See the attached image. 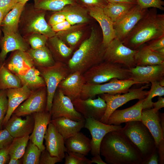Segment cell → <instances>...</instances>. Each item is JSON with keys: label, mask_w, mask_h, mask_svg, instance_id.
<instances>
[{"label": "cell", "mask_w": 164, "mask_h": 164, "mask_svg": "<svg viewBox=\"0 0 164 164\" xmlns=\"http://www.w3.org/2000/svg\"><path fill=\"white\" fill-rule=\"evenodd\" d=\"M100 153L108 164H142L143 162L138 150L120 130L110 132L104 136Z\"/></svg>", "instance_id": "6da1fadb"}, {"label": "cell", "mask_w": 164, "mask_h": 164, "mask_svg": "<svg viewBox=\"0 0 164 164\" xmlns=\"http://www.w3.org/2000/svg\"><path fill=\"white\" fill-rule=\"evenodd\" d=\"M106 48L102 33L92 27L89 36L80 44L67 64L70 73L78 71L83 73L103 61Z\"/></svg>", "instance_id": "7a4b0ae2"}, {"label": "cell", "mask_w": 164, "mask_h": 164, "mask_svg": "<svg viewBox=\"0 0 164 164\" xmlns=\"http://www.w3.org/2000/svg\"><path fill=\"white\" fill-rule=\"evenodd\" d=\"M164 35V14L152 8L137 24L122 41L125 46L136 50L146 43Z\"/></svg>", "instance_id": "3957f363"}, {"label": "cell", "mask_w": 164, "mask_h": 164, "mask_svg": "<svg viewBox=\"0 0 164 164\" xmlns=\"http://www.w3.org/2000/svg\"><path fill=\"white\" fill-rule=\"evenodd\" d=\"M46 11L35 8L32 3H26L20 18L18 32L23 37L32 33L42 34L48 38L56 32L45 19Z\"/></svg>", "instance_id": "277c9868"}, {"label": "cell", "mask_w": 164, "mask_h": 164, "mask_svg": "<svg viewBox=\"0 0 164 164\" xmlns=\"http://www.w3.org/2000/svg\"><path fill=\"white\" fill-rule=\"evenodd\" d=\"M120 131L137 148L142 158L143 162L157 149L154 138L149 129L140 121L126 122L125 127Z\"/></svg>", "instance_id": "5b68a950"}, {"label": "cell", "mask_w": 164, "mask_h": 164, "mask_svg": "<svg viewBox=\"0 0 164 164\" xmlns=\"http://www.w3.org/2000/svg\"><path fill=\"white\" fill-rule=\"evenodd\" d=\"M83 75L86 83L92 84L106 83L113 78L126 80L130 79L131 77L129 69L105 61L90 68Z\"/></svg>", "instance_id": "8992f818"}, {"label": "cell", "mask_w": 164, "mask_h": 164, "mask_svg": "<svg viewBox=\"0 0 164 164\" xmlns=\"http://www.w3.org/2000/svg\"><path fill=\"white\" fill-rule=\"evenodd\" d=\"M46 84L47 92L46 111L50 112L55 92L60 83L71 73L66 63L56 62L51 66L36 68Z\"/></svg>", "instance_id": "52a82bcc"}, {"label": "cell", "mask_w": 164, "mask_h": 164, "mask_svg": "<svg viewBox=\"0 0 164 164\" xmlns=\"http://www.w3.org/2000/svg\"><path fill=\"white\" fill-rule=\"evenodd\" d=\"M137 84V82L131 79L121 80L117 78H113L101 84L85 83L83 87L80 98L86 99L93 98L97 95L104 94H124L128 92L133 85Z\"/></svg>", "instance_id": "ba28073f"}, {"label": "cell", "mask_w": 164, "mask_h": 164, "mask_svg": "<svg viewBox=\"0 0 164 164\" xmlns=\"http://www.w3.org/2000/svg\"><path fill=\"white\" fill-rule=\"evenodd\" d=\"M149 85L147 84L139 88L129 89L128 92L123 94H100V96L105 101L107 107L105 113L100 121L107 124L111 114L118 108L130 101L144 99L149 92V91L145 89L149 88Z\"/></svg>", "instance_id": "9c48e42d"}, {"label": "cell", "mask_w": 164, "mask_h": 164, "mask_svg": "<svg viewBox=\"0 0 164 164\" xmlns=\"http://www.w3.org/2000/svg\"><path fill=\"white\" fill-rule=\"evenodd\" d=\"M137 50L125 46L122 42L115 38L106 48L104 61L121 65L129 69L136 66L135 56Z\"/></svg>", "instance_id": "30bf717a"}, {"label": "cell", "mask_w": 164, "mask_h": 164, "mask_svg": "<svg viewBox=\"0 0 164 164\" xmlns=\"http://www.w3.org/2000/svg\"><path fill=\"white\" fill-rule=\"evenodd\" d=\"M50 112L51 120L61 117L76 121L85 120L83 116L76 110L72 101L58 88L53 98Z\"/></svg>", "instance_id": "8fae6325"}, {"label": "cell", "mask_w": 164, "mask_h": 164, "mask_svg": "<svg viewBox=\"0 0 164 164\" xmlns=\"http://www.w3.org/2000/svg\"><path fill=\"white\" fill-rule=\"evenodd\" d=\"M47 92L46 86L33 91L31 95L15 110L13 114L19 117L46 111Z\"/></svg>", "instance_id": "7c38bea8"}, {"label": "cell", "mask_w": 164, "mask_h": 164, "mask_svg": "<svg viewBox=\"0 0 164 164\" xmlns=\"http://www.w3.org/2000/svg\"><path fill=\"white\" fill-rule=\"evenodd\" d=\"M84 128L89 131L91 136L90 152L93 156L100 155L101 143L107 133L112 131L121 130L123 127L120 125H115L104 124L90 118L85 119Z\"/></svg>", "instance_id": "4fadbf2b"}, {"label": "cell", "mask_w": 164, "mask_h": 164, "mask_svg": "<svg viewBox=\"0 0 164 164\" xmlns=\"http://www.w3.org/2000/svg\"><path fill=\"white\" fill-rule=\"evenodd\" d=\"M72 102L76 110L85 119L90 118L100 121L105 113L107 107L105 101L100 96L96 99H82L79 98Z\"/></svg>", "instance_id": "5bb4252c"}, {"label": "cell", "mask_w": 164, "mask_h": 164, "mask_svg": "<svg viewBox=\"0 0 164 164\" xmlns=\"http://www.w3.org/2000/svg\"><path fill=\"white\" fill-rule=\"evenodd\" d=\"M149 10L141 9L137 4L124 17L114 23L115 38L122 42Z\"/></svg>", "instance_id": "9a60e30c"}, {"label": "cell", "mask_w": 164, "mask_h": 164, "mask_svg": "<svg viewBox=\"0 0 164 164\" xmlns=\"http://www.w3.org/2000/svg\"><path fill=\"white\" fill-rule=\"evenodd\" d=\"M2 32L3 36L0 38V65L4 64L9 53L17 50L26 52L30 48L29 45L19 32Z\"/></svg>", "instance_id": "2e32d148"}, {"label": "cell", "mask_w": 164, "mask_h": 164, "mask_svg": "<svg viewBox=\"0 0 164 164\" xmlns=\"http://www.w3.org/2000/svg\"><path fill=\"white\" fill-rule=\"evenodd\" d=\"M44 139L46 149L51 156L57 157L62 161L67 152L65 140L51 122L48 124Z\"/></svg>", "instance_id": "e0dca14e"}, {"label": "cell", "mask_w": 164, "mask_h": 164, "mask_svg": "<svg viewBox=\"0 0 164 164\" xmlns=\"http://www.w3.org/2000/svg\"><path fill=\"white\" fill-rule=\"evenodd\" d=\"M131 79L138 84L158 81L164 76V65L136 66L129 69Z\"/></svg>", "instance_id": "ac0fdd59"}, {"label": "cell", "mask_w": 164, "mask_h": 164, "mask_svg": "<svg viewBox=\"0 0 164 164\" xmlns=\"http://www.w3.org/2000/svg\"><path fill=\"white\" fill-rule=\"evenodd\" d=\"M85 83L83 73L76 71L71 73L60 83L57 88L72 101L80 98Z\"/></svg>", "instance_id": "d6986e66"}, {"label": "cell", "mask_w": 164, "mask_h": 164, "mask_svg": "<svg viewBox=\"0 0 164 164\" xmlns=\"http://www.w3.org/2000/svg\"><path fill=\"white\" fill-rule=\"evenodd\" d=\"M32 114L34 123L32 132L29 136V140L42 151L46 149L43 142L48 124L51 120V114L50 112L45 111Z\"/></svg>", "instance_id": "ffe728a7"}, {"label": "cell", "mask_w": 164, "mask_h": 164, "mask_svg": "<svg viewBox=\"0 0 164 164\" xmlns=\"http://www.w3.org/2000/svg\"><path fill=\"white\" fill-rule=\"evenodd\" d=\"M89 15L99 23L102 31L103 43L106 48L115 38L113 23L105 13L103 8L95 6L89 8Z\"/></svg>", "instance_id": "44dd1931"}, {"label": "cell", "mask_w": 164, "mask_h": 164, "mask_svg": "<svg viewBox=\"0 0 164 164\" xmlns=\"http://www.w3.org/2000/svg\"><path fill=\"white\" fill-rule=\"evenodd\" d=\"M4 65L16 75H23L34 66L31 57L26 51L17 50L13 52L5 60Z\"/></svg>", "instance_id": "7402d4cb"}, {"label": "cell", "mask_w": 164, "mask_h": 164, "mask_svg": "<svg viewBox=\"0 0 164 164\" xmlns=\"http://www.w3.org/2000/svg\"><path fill=\"white\" fill-rule=\"evenodd\" d=\"M144 100V99L139 100L136 104L128 108L115 110L109 116L107 124L119 125L123 123L133 121H141Z\"/></svg>", "instance_id": "603a6c76"}, {"label": "cell", "mask_w": 164, "mask_h": 164, "mask_svg": "<svg viewBox=\"0 0 164 164\" xmlns=\"http://www.w3.org/2000/svg\"><path fill=\"white\" fill-rule=\"evenodd\" d=\"M34 123L32 114L27 115L22 119L13 114L5 126L14 138H19L31 134Z\"/></svg>", "instance_id": "cb8c5ba5"}, {"label": "cell", "mask_w": 164, "mask_h": 164, "mask_svg": "<svg viewBox=\"0 0 164 164\" xmlns=\"http://www.w3.org/2000/svg\"><path fill=\"white\" fill-rule=\"evenodd\" d=\"M8 100V111L4 119L3 126H5L14 111L16 108L26 100L33 91L26 86L21 87L5 90Z\"/></svg>", "instance_id": "d4e9b609"}, {"label": "cell", "mask_w": 164, "mask_h": 164, "mask_svg": "<svg viewBox=\"0 0 164 164\" xmlns=\"http://www.w3.org/2000/svg\"><path fill=\"white\" fill-rule=\"evenodd\" d=\"M141 120L154 138L157 147L160 141L164 139V133L160 123L159 111H156L153 108L143 109Z\"/></svg>", "instance_id": "484cf974"}, {"label": "cell", "mask_w": 164, "mask_h": 164, "mask_svg": "<svg viewBox=\"0 0 164 164\" xmlns=\"http://www.w3.org/2000/svg\"><path fill=\"white\" fill-rule=\"evenodd\" d=\"M46 46L56 62L66 64L71 57L74 50L67 46L56 35L48 38Z\"/></svg>", "instance_id": "4316f807"}, {"label": "cell", "mask_w": 164, "mask_h": 164, "mask_svg": "<svg viewBox=\"0 0 164 164\" xmlns=\"http://www.w3.org/2000/svg\"><path fill=\"white\" fill-rule=\"evenodd\" d=\"M85 119L76 121L64 117L52 119L51 122L64 140L80 132L84 128Z\"/></svg>", "instance_id": "83f0119b"}, {"label": "cell", "mask_w": 164, "mask_h": 164, "mask_svg": "<svg viewBox=\"0 0 164 164\" xmlns=\"http://www.w3.org/2000/svg\"><path fill=\"white\" fill-rule=\"evenodd\" d=\"M68 152H74L87 155L91 150V140L80 132L65 140Z\"/></svg>", "instance_id": "f1b7e54d"}, {"label": "cell", "mask_w": 164, "mask_h": 164, "mask_svg": "<svg viewBox=\"0 0 164 164\" xmlns=\"http://www.w3.org/2000/svg\"><path fill=\"white\" fill-rule=\"evenodd\" d=\"M61 10L66 20L72 26L84 24L89 21L87 9L77 3L67 5Z\"/></svg>", "instance_id": "f546056e"}, {"label": "cell", "mask_w": 164, "mask_h": 164, "mask_svg": "<svg viewBox=\"0 0 164 164\" xmlns=\"http://www.w3.org/2000/svg\"><path fill=\"white\" fill-rule=\"evenodd\" d=\"M135 60L136 66L164 65V56L157 54L144 44L137 50Z\"/></svg>", "instance_id": "4dcf8cb0"}, {"label": "cell", "mask_w": 164, "mask_h": 164, "mask_svg": "<svg viewBox=\"0 0 164 164\" xmlns=\"http://www.w3.org/2000/svg\"><path fill=\"white\" fill-rule=\"evenodd\" d=\"M25 5L17 3L4 17L1 26L2 32L11 33L18 32L20 18Z\"/></svg>", "instance_id": "1f68e13d"}, {"label": "cell", "mask_w": 164, "mask_h": 164, "mask_svg": "<svg viewBox=\"0 0 164 164\" xmlns=\"http://www.w3.org/2000/svg\"><path fill=\"white\" fill-rule=\"evenodd\" d=\"M26 52L31 57L36 68L51 66L56 62L46 45L37 49L30 48Z\"/></svg>", "instance_id": "d6a6232c"}, {"label": "cell", "mask_w": 164, "mask_h": 164, "mask_svg": "<svg viewBox=\"0 0 164 164\" xmlns=\"http://www.w3.org/2000/svg\"><path fill=\"white\" fill-rule=\"evenodd\" d=\"M137 4L108 3L103 8L105 13L114 23L120 20Z\"/></svg>", "instance_id": "836d02e7"}, {"label": "cell", "mask_w": 164, "mask_h": 164, "mask_svg": "<svg viewBox=\"0 0 164 164\" xmlns=\"http://www.w3.org/2000/svg\"><path fill=\"white\" fill-rule=\"evenodd\" d=\"M17 75L20 79L22 85L26 86L32 91L46 86L43 78L35 66L24 74Z\"/></svg>", "instance_id": "e575fe53"}, {"label": "cell", "mask_w": 164, "mask_h": 164, "mask_svg": "<svg viewBox=\"0 0 164 164\" xmlns=\"http://www.w3.org/2000/svg\"><path fill=\"white\" fill-rule=\"evenodd\" d=\"M81 24L72 25L66 30L56 32V35L67 46L74 50L83 35Z\"/></svg>", "instance_id": "d590c367"}, {"label": "cell", "mask_w": 164, "mask_h": 164, "mask_svg": "<svg viewBox=\"0 0 164 164\" xmlns=\"http://www.w3.org/2000/svg\"><path fill=\"white\" fill-rule=\"evenodd\" d=\"M22 86L17 75L8 69L4 64L0 65V90L18 88Z\"/></svg>", "instance_id": "8d00e7d4"}, {"label": "cell", "mask_w": 164, "mask_h": 164, "mask_svg": "<svg viewBox=\"0 0 164 164\" xmlns=\"http://www.w3.org/2000/svg\"><path fill=\"white\" fill-rule=\"evenodd\" d=\"M33 5L37 9L54 12L61 10L66 5L77 3V0H33Z\"/></svg>", "instance_id": "74e56055"}, {"label": "cell", "mask_w": 164, "mask_h": 164, "mask_svg": "<svg viewBox=\"0 0 164 164\" xmlns=\"http://www.w3.org/2000/svg\"><path fill=\"white\" fill-rule=\"evenodd\" d=\"M29 140V135L14 138L8 148L10 158L19 159L22 158Z\"/></svg>", "instance_id": "f35d334b"}, {"label": "cell", "mask_w": 164, "mask_h": 164, "mask_svg": "<svg viewBox=\"0 0 164 164\" xmlns=\"http://www.w3.org/2000/svg\"><path fill=\"white\" fill-rule=\"evenodd\" d=\"M24 153L22 157V164H39L42 151L29 140Z\"/></svg>", "instance_id": "ab89813d"}, {"label": "cell", "mask_w": 164, "mask_h": 164, "mask_svg": "<svg viewBox=\"0 0 164 164\" xmlns=\"http://www.w3.org/2000/svg\"><path fill=\"white\" fill-rule=\"evenodd\" d=\"M151 83V89L142 103L143 109L150 108L152 107L153 102L152 99L154 97L164 95V87L160 86L158 81L152 82Z\"/></svg>", "instance_id": "60d3db41"}, {"label": "cell", "mask_w": 164, "mask_h": 164, "mask_svg": "<svg viewBox=\"0 0 164 164\" xmlns=\"http://www.w3.org/2000/svg\"><path fill=\"white\" fill-rule=\"evenodd\" d=\"M29 45L30 48L37 49L46 45L48 38L39 33L28 34L23 37Z\"/></svg>", "instance_id": "b9f144b4"}, {"label": "cell", "mask_w": 164, "mask_h": 164, "mask_svg": "<svg viewBox=\"0 0 164 164\" xmlns=\"http://www.w3.org/2000/svg\"><path fill=\"white\" fill-rule=\"evenodd\" d=\"M65 164H91V160L85 156L76 152H68L65 153Z\"/></svg>", "instance_id": "7bdbcfd3"}, {"label": "cell", "mask_w": 164, "mask_h": 164, "mask_svg": "<svg viewBox=\"0 0 164 164\" xmlns=\"http://www.w3.org/2000/svg\"><path fill=\"white\" fill-rule=\"evenodd\" d=\"M8 100L5 90H0V130L3 126V121L8 109Z\"/></svg>", "instance_id": "ee69618b"}, {"label": "cell", "mask_w": 164, "mask_h": 164, "mask_svg": "<svg viewBox=\"0 0 164 164\" xmlns=\"http://www.w3.org/2000/svg\"><path fill=\"white\" fill-rule=\"evenodd\" d=\"M137 5L142 9H148L149 8L158 9L164 10V2L162 0H136Z\"/></svg>", "instance_id": "f6af8a7d"}, {"label": "cell", "mask_w": 164, "mask_h": 164, "mask_svg": "<svg viewBox=\"0 0 164 164\" xmlns=\"http://www.w3.org/2000/svg\"><path fill=\"white\" fill-rule=\"evenodd\" d=\"M14 138L6 129L0 130V149L8 148Z\"/></svg>", "instance_id": "bcb514c9"}, {"label": "cell", "mask_w": 164, "mask_h": 164, "mask_svg": "<svg viewBox=\"0 0 164 164\" xmlns=\"http://www.w3.org/2000/svg\"><path fill=\"white\" fill-rule=\"evenodd\" d=\"M77 4L87 9L97 6L104 8L108 3L106 0H77Z\"/></svg>", "instance_id": "7dc6e473"}, {"label": "cell", "mask_w": 164, "mask_h": 164, "mask_svg": "<svg viewBox=\"0 0 164 164\" xmlns=\"http://www.w3.org/2000/svg\"><path fill=\"white\" fill-rule=\"evenodd\" d=\"M61 162L57 157L51 156L46 149L42 151L39 164H55Z\"/></svg>", "instance_id": "c3c4849f"}, {"label": "cell", "mask_w": 164, "mask_h": 164, "mask_svg": "<svg viewBox=\"0 0 164 164\" xmlns=\"http://www.w3.org/2000/svg\"><path fill=\"white\" fill-rule=\"evenodd\" d=\"M18 3L16 0H0V10L4 17Z\"/></svg>", "instance_id": "681fc988"}, {"label": "cell", "mask_w": 164, "mask_h": 164, "mask_svg": "<svg viewBox=\"0 0 164 164\" xmlns=\"http://www.w3.org/2000/svg\"><path fill=\"white\" fill-rule=\"evenodd\" d=\"M65 20V16L61 10L54 12L50 16L48 23L51 26Z\"/></svg>", "instance_id": "f907efd6"}, {"label": "cell", "mask_w": 164, "mask_h": 164, "mask_svg": "<svg viewBox=\"0 0 164 164\" xmlns=\"http://www.w3.org/2000/svg\"><path fill=\"white\" fill-rule=\"evenodd\" d=\"M148 42L149 43L146 45L153 51L164 47V35Z\"/></svg>", "instance_id": "816d5d0a"}, {"label": "cell", "mask_w": 164, "mask_h": 164, "mask_svg": "<svg viewBox=\"0 0 164 164\" xmlns=\"http://www.w3.org/2000/svg\"><path fill=\"white\" fill-rule=\"evenodd\" d=\"M71 26L67 20H65L51 27L53 30L56 33L66 30L69 29Z\"/></svg>", "instance_id": "f5cc1de1"}, {"label": "cell", "mask_w": 164, "mask_h": 164, "mask_svg": "<svg viewBox=\"0 0 164 164\" xmlns=\"http://www.w3.org/2000/svg\"><path fill=\"white\" fill-rule=\"evenodd\" d=\"M159 163V157L157 148L150 156L143 162L142 164H158Z\"/></svg>", "instance_id": "db71d44e"}, {"label": "cell", "mask_w": 164, "mask_h": 164, "mask_svg": "<svg viewBox=\"0 0 164 164\" xmlns=\"http://www.w3.org/2000/svg\"><path fill=\"white\" fill-rule=\"evenodd\" d=\"M159 157V163L164 164V139L159 142L157 147Z\"/></svg>", "instance_id": "11a10c76"}, {"label": "cell", "mask_w": 164, "mask_h": 164, "mask_svg": "<svg viewBox=\"0 0 164 164\" xmlns=\"http://www.w3.org/2000/svg\"><path fill=\"white\" fill-rule=\"evenodd\" d=\"M9 147L0 149V164H5L9 162L10 159L8 152Z\"/></svg>", "instance_id": "9f6ffc18"}, {"label": "cell", "mask_w": 164, "mask_h": 164, "mask_svg": "<svg viewBox=\"0 0 164 164\" xmlns=\"http://www.w3.org/2000/svg\"><path fill=\"white\" fill-rule=\"evenodd\" d=\"M158 101L153 102L152 107L154 110L156 111H158L161 108L164 107V98L162 96H159Z\"/></svg>", "instance_id": "6f0895ef"}, {"label": "cell", "mask_w": 164, "mask_h": 164, "mask_svg": "<svg viewBox=\"0 0 164 164\" xmlns=\"http://www.w3.org/2000/svg\"><path fill=\"white\" fill-rule=\"evenodd\" d=\"M91 162L92 163H96L97 164H107L106 162H104L102 159L100 155H97L94 156L91 158Z\"/></svg>", "instance_id": "680465c9"}, {"label": "cell", "mask_w": 164, "mask_h": 164, "mask_svg": "<svg viewBox=\"0 0 164 164\" xmlns=\"http://www.w3.org/2000/svg\"><path fill=\"white\" fill-rule=\"evenodd\" d=\"M108 3H127L137 4L136 0H106Z\"/></svg>", "instance_id": "91938a15"}, {"label": "cell", "mask_w": 164, "mask_h": 164, "mask_svg": "<svg viewBox=\"0 0 164 164\" xmlns=\"http://www.w3.org/2000/svg\"><path fill=\"white\" fill-rule=\"evenodd\" d=\"M9 164H22V158L17 159L15 158H10L8 162Z\"/></svg>", "instance_id": "94428289"}, {"label": "cell", "mask_w": 164, "mask_h": 164, "mask_svg": "<svg viewBox=\"0 0 164 164\" xmlns=\"http://www.w3.org/2000/svg\"><path fill=\"white\" fill-rule=\"evenodd\" d=\"M160 123L162 128L163 132L164 133V114L163 113H161L159 114Z\"/></svg>", "instance_id": "6125c7cd"}, {"label": "cell", "mask_w": 164, "mask_h": 164, "mask_svg": "<svg viewBox=\"0 0 164 164\" xmlns=\"http://www.w3.org/2000/svg\"><path fill=\"white\" fill-rule=\"evenodd\" d=\"M4 17V15L3 13L1 10H0V38L2 36V31L1 29V26L2 21Z\"/></svg>", "instance_id": "be15d7a7"}, {"label": "cell", "mask_w": 164, "mask_h": 164, "mask_svg": "<svg viewBox=\"0 0 164 164\" xmlns=\"http://www.w3.org/2000/svg\"><path fill=\"white\" fill-rule=\"evenodd\" d=\"M154 51L157 54L164 56V47L158 49Z\"/></svg>", "instance_id": "e7e4bbea"}, {"label": "cell", "mask_w": 164, "mask_h": 164, "mask_svg": "<svg viewBox=\"0 0 164 164\" xmlns=\"http://www.w3.org/2000/svg\"><path fill=\"white\" fill-rule=\"evenodd\" d=\"M158 82L159 84L162 87H164V77L160 79Z\"/></svg>", "instance_id": "03108f58"}, {"label": "cell", "mask_w": 164, "mask_h": 164, "mask_svg": "<svg viewBox=\"0 0 164 164\" xmlns=\"http://www.w3.org/2000/svg\"><path fill=\"white\" fill-rule=\"evenodd\" d=\"M29 0H16L17 2H20L25 4Z\"/></svg>", "instance_id": "003e7915"}]
</instances>
